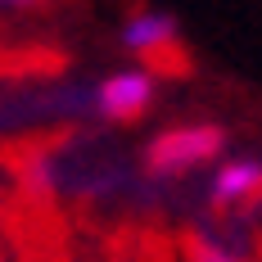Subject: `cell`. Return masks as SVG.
<instances>
[{
    "label": "cell",
    "instance_id": "5",
    "mask_svg": "<svg viewBox=\"0 0 262 262\" xmlns=\"http://www.w3.org/2000/svg\"><path fill=\"white\" fill-rule=\"evenodd\" d=\"M185 258H190V262H239L235 253H226L217 239L199 235V231H190V235H185Z\"/></svg>",
    "mask_w": 262,
    "mask_h": 262
},
{
    "label": "cell",
    "instance_id": "4",
    "mask_svg": "<svg viewBox=\"0 0 262 262\" xmlns=\"http://www.w3.org/2000/svg\"><path fill=\"white\" fill-rule=\"evenodd\" d=\"M172 36H177V18L163 14V9L140 14V18H131V23L122 27V46H127V50H154V46L172 41Z\"/></svg>",
    "mask_w": 262,
    "mask_h": 262
},
{
    "label": "cell",
    "instance_id": "3",
    "mask_svg": "<svg viewBox=\"0 0 262 262\" xmlns=\"http://www.w3.org/2000/svg\"><path fill=\"white\" fill-rule=\"evenodd\" d=\"M262 194V163L258 158H235L212 172V204H239Z\"/></svg>",
    "mask_w": 262,
    "mask_h": 262
},
{
    "label": "cell",
    "instance_id": "2",
    "mask_svg": "<svg viewBox=\"0 0 262 262\" xmlns=\"http://www.w3.org/2000/svg\"><path fill=\"white\" fill-rule=\"evenodd\" d=\"M149 104H154V77L149 73H113L95 91V108L108 122H136Z\"/></svg>",
    "mask_w": 262,
    "mask_h": 262
},
{
    "label": "cell",
    "instance_id": "6",
    "mask_svg": "<svg viewBox=\"0 0 262 262\" xmlns=\"http://www.w3.org/2000/svg\"><path fill=\"white\" fill-rule=\"evenodd\" d=\"M32 5H41V0H0V9H32Z\"/></svg>",
    "mask_w": 262,
    "mask_h": 262
},
{
    "label": "cell",
    "instance_id": "1",
    "mask_svg": "<svg viewBox=\"0 0 262 262\" xmlns=\"http://www.w3.org/2000/svg\"><path fill=\"white\" fill-rule=\"evenodd\" d=\"M226 149V131L212 127V122H194V127H177V131H163L149 140L145 149V172L149 177H181L190 167L208 163Z\"/></svg>",
    "mask_w": 262,
    "mask_h": 262
}]
</instances>
